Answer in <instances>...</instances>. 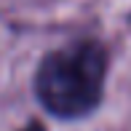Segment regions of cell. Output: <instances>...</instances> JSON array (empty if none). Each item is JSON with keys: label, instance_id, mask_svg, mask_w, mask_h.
I'll return each instance as SVG.
<instances>
[{"label": "cell", "instance_id": "1", "mask_svg": "<svg viewBox=\"0 0 131 131\" xmlns=\"http://www.w3.org/2000/svg\"><path fill=\"white\" fill-rule=\"evenodd\" d=\"M104 72L107 51L96 40H78L40 62L35 91L48 112L59 118H80L99 104Z\"/></svg>", "mask_w": 131, "mask_h": 131}, {"label": "cell", "instance_id": "2", "mask_svg": "<svg viewBox=\"0 0 131 131\" xmlns=\"http://www.w3.org/2000/svg\"><path fill=\"white\" fill-rule=\"evenodd\" d=\"M21 131H46V128L40 126V123H29V126H27V128H21Z\"/></svg>", "mask_w": 131, "mask_h": 131}]
</instances>
